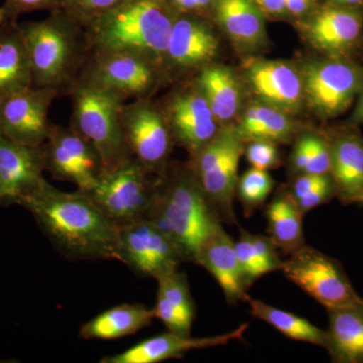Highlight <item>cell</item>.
<instances>
[{
  "mask_svg": "<svg viewBox=\"0 0 363 363\" xmlns=\"http://www.w3.org/2000/svg\"><path fill=\"white\" fill-rule=\"evenodd\" d=\"M59 252L70 260H117L116 225L83 191L45 183L20 202Z\"/></svg>",
  "mask_w": 363,
  "mask_h": 363,
  "instance_id": "6da1fadb",
  "label": "cell"
},
{
  "mask_svg": "<svg viewBox=\"0 0 363 363\" xmlns=\"http://www.w3.org/2000/svg\"><path fill=\"white\" fill-rule=\"evenodd\" d=\"M177 11L168 0H125L85 26L94 55L130 54L162 67Z\"/></svg>",
  "mask_w": 363,
  "mask_h": 363,
  "instance_id": "7a4b0ae2",
  "label": "cell"
},
{
  "mask_svg": "<svg viewBox=\"0 0 363 363\" xmlns=\"http://www.w3.org/2000/svg\"><path fill=\"white\" fill-rule=\"evenodd\" d=\"M145 218L176 243L185 262L194 264L205 241L222 224L191 168L161 178Z\"/></svg>",
  "mask_w": 363,
  "mask_h": 363,
  "instance_id": "3957f363",
  "label": "cell"
},
{
  "mask_svg": "<svg viewBox=\"0 0 363 363\" xmlns=\"http://www.w3.org/2000/svg\"><path fill=\"white\" fill-rule=\"evenodd\" d=\"M80 23L63 9L50 18L18 25L25 40L35 87L59 88L75 74L83 54Z\"/></svg>",
  "mask_w": 363,
  "mask_h": 363,
  "instance_id": "277c9868",
  "label": "cell"
},
{
  "mask_svg": "<svg viewBox=\"0 0 363 363\" xmlns=\"http://www.w3.org/2000/svg\"><path fill=\"white\" fill-rule=\"evenodd\" d=\"M73 98L71 128L92 143L104 171L133 157L121 123L123 98L83 81L74 89Z\"/></svg>",
  "mask_w": 363,
  "mask_h": 363,
  "instance_id": "5b68a950",
  "label": "cell"
},
{
  "mask_svg": "<svg viewBox=\"0 0 363 363\" xmlns=\"http://www.w3.org/2000/svg\"><path fill=\"white\" fill-rule=\"evenodd\" d=\"M245 143L234 126H224L192 157L190 168L221 223H236L233 203Z\"/></svg>",
  "mask_w": 363,
  "mask_h": 363,
  "instance_id": "8992f818",
  "label": "cell"
},
{
  "mask_svg": "<svg viewBox=\"0 0 363 363\" xmlns=\"http://www.w3.org/2000/svg\"><path fill=\"white\" fill-rule=\"evenodd\" d=\"M135 157L106 169L96 184L85 192L114 224L145 218L161 178H152Z\"/></svg>",
  "mask_w": 363,
  "mask_h": 363,
  "instance_id": "52a82bcc",
  "label": "cell"
},
{
  "mask_svg": "<svg viewBox=\"0 0 363 363\" xmlns=\"http://www.w3.org/2000/svg\"><path fill=\"white\" fill-rule=\"evenodd\" d=\"M281 272L327 310L363 304L340 262L308 245L283 260Z\"/></svg>",
  "mask_w": 363,
  "mask_h": 363,
  "instance_id": "ba28073f",
  "label": "cell"
},
{
  "mask_svg": "<svg viewBox=\"0 0 363 363\" xmlns=\"http://www.w3.org/2000/svg\"><path fill=\"white\" fill-rule=\"evenodd\" d=\"M116 255L138 276L156 281L185 262L176 243L147 218L118 226Z\"/></svg>",
  "mask_w": 363,
  "mask_h": 363,
  "instance_id": "9c48e42d",
  "label": "cell"
},
{
  "mask_svg": "<svg viewBox=\"0 0 363 363\" xmlns=\"http://www.w3.org/2000/svg\"><path fill=\"white\" fill-rule=\"evenodd\" d=\"M301 76L304 99L323 118H332L347 111L363 87L362 69L339 58L308 63Z\"/></svg>",
  "mask_w": 363,
  "mask_h": 363,
  "instance_id": "30bf717a",
  "label": "cell"
},
{
  "mask_svg": "<svg viewBox=\"0 0 363 363\" xmlns=\"http://www.w3.org/2000/svg\"><path fill=\"white\" fill-rule=\"evenodd\" d=\"M42 147L45 171L83 192L89 191L104 174V162L96 149L73 128L52 125Z\"/></svg>",
  "mask_w": 363,
  "mask_h": 363,
  "instance_id": "8fae6325",
  "label": "cell"
},
{
  "mask_svg": "<svg viewBox=\"0 0 363 363\" xmlns=\"http://www.w3.org/2000/svg\"><path fill=\"white\" fill-rule=\"evenodd\" d=\"M121 123L133 157L150 173L160 175L174 140L164 114L150 102L138 99L123 104Z\"/></svg>",
  "mask_w": 363,
  "mask_h": 363,
  "instance_id": "7c38bea8",
  "label": "cell"
},
{
  "mask_svg": "<svg viewBox=\"0 0 363 363\" xmlns=\"http://www.w3.org/2000/svg\"><path fill=\"white\" fill-rule=\"evenodd\" d=\"M58 94L55 88L30 87L2 98L0 135L30 147H42L51 133L50 107Z\"/></svg>",
  "mask_w": 363,
  "mask_h": 363,
  "instance_id": "4fadbf2b",
  "label": "cell"
},
{
  "mask_svg": "<svg viewBox=\"0 0 363 363\" xmlns=\"http://www.w3.org/2000/svg\"><path fill=\"white\" fill-rule=\"evenodd\" d=\"M160 65L130 54L94 55L83 82L109 91L125 100L147 96L156 87Z\"/></svg>",
  "mask_w": 363,
  "mask_h": 363,
  "instance_id": "5bb4252c",
  "label": "cell"
},
{
  "mask_svg": "<svg viewBox=\"0 0 363 363\" xmlns=\"http://www.w3.org/2000/svg\"><path fill=\"white\" fill-rule=\"evenodd\" d=\"M167 121L174 140L194 157L218 133V123L207 100L195 87L172 98Z\"/></svg>",
  "mask_w": 363,
  "mask_h": 363,
  "instance_id": "9a60e30c",
  "label": "cell"
},
{
  "mask_svg": "<svg viewBox=\"0 0 363 363\" xmlns=\"http://www.w3.org/2000/svg\"><path fill=\"white\" fill-rule=\"evenodd\" d=\"M245 79L260 101L288 114L300 111L304 102L301 73L281 61L253 60L245 66Z\"/></svg>",
  "mask_w": 363,
  "mask_h": 363,
  "instance_id": "2e32d148",
  "label": "cell"
},
{
  "mask_svg": "<svg viewBox=\"0 0 363 363\" xmlns=\"http://www.w3.org/2000/svg\"><path fill=\"white\" fill-rule=\"evenodd\" d=\"M42 147H30L0 135V182L6 203L20 204L47 181Z\"/></svg>",
  "mask_w": 363,
  "mask_h": 363,
  "instance_id": "e0dca14e",
  "label": "cell"
},
{
  "mask_svg": "<svg viewBox=\"0 0 363 363\" xmlns=\"http://www.w3.org/2000/svg\"><path fill=\"white\" fill-rule=\"evenodd\" d=\"M248 326L250 324L245 323L228 333L203 338L179 335L168 331L167 333L140 341L123 352L105 357L100 362L157 363L182 358L191 350L226 345L230 341L241 340Z\"/></svg>",
  "mask_w": 363,
  "mask_h": 363,
  "instance_id": "ac0fdd59",
  "label": "cell"
},
{
  "mask_svg": "<svg viewBox=\"0 0 363 363\" xmlns=\"http://www.w3.org/2000/svg\"><path fill=\"white\" fill-rule=\"evenodd\" d=\"M216 35L205 21L190 13H177L164 64L175 68H203L218 52Z\"/></svg>",
  "mask_w": 363,
  "mask_h": 363,
  "instance_id": "d6986e66",
  "label": "cell"
},
{
  "mask_svg": "<svg viewBox=\"0 0 363 363\" xmlns=\"http://www.w3.org/2000/svg\"><path fill=\"white\" fill-rule=\"evenodd\" d=\"M197 264L207 269L219 284L227 303L236 305L248 297L233 238L222 224L205 241Z\"/></svg>",
  "mask_w": 363,
  "mask_h": 363,
  "instance_id": "ffe728a7",
  "label": "cell"
},
{
  "mask_svg": "<svg viewBox=\"0 0 363 363\" xmlns=\"http://www.w3.org/2000/svg\"><path fill=\"white\" fill-rule=\"evenodd\" d=\"M363 16L354 9L333 6L315 14L306 26V35L315 48L339 56L360 37Z\"/></svg>",
  "mask_w": 363,
  "mask_h": 363,
  "instance_id": "44dd1931",
  "label": "cell"
},
{
  "mask_svg": "<svg viewBox=\"0 0 363 363\" xmlns=\"http://www.w3.org/2000/svg\"><path fill=\"white\" fill-rule=\"evenodd\" d=\"M33 87L32 65L25 40L16 21L0 30V97Z\"/></svg>",
  "mask_w": 363,
  "mask_h": 363,
  "instance_id": "7402d4cb",
  "label": "cell"
},
{
  "mask_svg": "<svg viewBox=\"0 0 363 363\" xmlns=\"http://www.w3.org/2000/svg\"><path fill=\"white\" fill-rule=\"evenodd\" d=\"M217 23L234 44L259 47L266 39L264 16L252 0H214Z\"/></svg>",
  "mask_w": 363,
  "mask_h": 363,
  "instance_id": "603a6c76",
  "label": "cell"
},
{
  "mask_svg": "<svg viewBox=\"0 0 363 363\" xmlns=\"http://www.w3.org/2000/svg\"><path fill=\"white\" fill-rule=\"evenodd\" d=\"M328 351L332 362L363 363V304L327 310Z\"/></svg>",
  "mask_w": 363,
  "mask_h": 363,
  "instance_id": "cb8c5ba5",
  "label": "cell"
},
{
  "mask_svg": "<svg viewBox=\"0 0 363 363\" xmlns=\"http://www.w3.org/2000/svg\"><path fill=\"white\" fill-rule=\"evenodd\" d=\"M330 149L336 196L351 204L363 190V140L357 135H341L330 143Z\"/></svg>",
  "mask_w": 363,
  "mask_h": 363,
  "instance_id": "d4e9b609",
  "label": "cell"
},
{
  "mask_svg": "<svg viewBox=\"0 0 363 363\" xmlns=\"http://www.w3.org/2000/svg\"><path fill=\"white\" fill-rule=\"evenodd\" d=\"M195 86L207 100L217 123H225L238 116L242 93L240 80L233 70L208 64L198 74Z\"/></svg>",
  "mask_w": 363,
  "mask_h": 363,
  "instance_id": "484cf974",
  "label": "cell"
},
{
  "mask_svg": "<svg viewBox=\"0 0 363 363\" xmlns=\"http://www.w3.org/2000/svg\"><path fill=\"white\" fill-rule=\"evenodd\" d=\"M155 319L152 309L143 304H121L105 310L80 328L87 340H112L130 336L147 328Z\"/></svg>",
  "mask_w": 363,
  "mask_h": 363,
  "instance_id": "4316f807",
  "label": "cell"
},
{
  "mask_svg": "<svg viewBox=\"0 0 363 363\" xmlns=\"http://www.w3.org/2000/svg\"><path fill=\"white\" fill-rule=\"evenodd\" d=\"M234 128L245 143L267 140L277 145L290 142L296 131L295 124L286 112L260 100L245 109Z\"/></svg>",
  "mask_w": 363,
  "mask_h": 363,
  "instance_id": "83f0119b",
  "label": "cell"
},
{
  "mask_svg": "<svg viewBox=\"0 0 363 363\" xmlns=\"http://www.w3.org/2000/svg\"><path fill=\"white\" fill-rule=\"evenodd\" d=\"M267 233L277 248L286 255L305 245L303 231L304 214L288 190L279 191L267 205Z\"/></svg>",
  "mask_w": 363,
  "mask_h": 363,
  "instance_id": "f1b7e54d",
  "label": "cell"
},
{
  "mask_svg": "<svg viewBox=\"0 0 363 363\" xmlns=\"http://www.w3.org/2000/svg\"><path fill=\"white\" fill-rule=\"evenodd\" d=\"M245 303L250 305V314L253 317L272 325L286 337L321 346L326 350L327 343H328L327 330L320 329L304 318L298 317L285 310L272 307L262 301L250 298V296Z\"/></svg>",
  "mask_w": 363,
  "mask_h": 363,
  "instance_id": "f546056e",
  "label": "cell"
},
{
  "mask_svg": "<svg viewBox=\"0 0 363 363\" xmlns=\"http://www.w3.org/2000/svg\"><path fill=\"white\" fill-rule=\"evenodd\" d=\"M274 182L266 169L252 168L238 179L236 194L242 204L245 216H252L267 201Z\"/></svg>",
  "mask_w": 363,
  "mask_h": 363,
  "instance_id": "4dcf8cb0",
  "label": "cell"
},
{
  "mask_svg": "<svg viewBox=\"0 0 363 363\" xmlns=\"http://www.w3.org/2000/svg\"><path fill=\"white\" fill-rule=\"evenodd\" d=\"M157 294L175 306L189 321L194 322L195 303L189 288L185 272L177 269L157 279Z\"/></svg>",
  "mask_w": 363,
  "mask_h": 363,
  "instance_id": "1f68e13d",
  "label": "cell"
},
{
  "mask_svg": "<svg viewBox=\"0 0 363 363\" xmlns=\"http://www.w3.org/2000/svg\"><path fill=\"white\" fill-rule=\"evenodd\" d=\"M124 1L125 0H63L61 9L85 26Z\"/></svg>",
  "mask_w": 363,
  "mask_h": 363,
  "instance_id": "d6a6232c",
  "label": "cell"
},
{
  "mask_svg": "<svg viewBox=\"0 0 363 363\" xmlns=\"http://www.w3.org/2000/svg\"><path fill=\"white\" fill-rule=\"evenodd\" d=\"M234 247H235L236 255L242 272L245 286L248 289L267 272L255 252L250 233L245 229H240V238L234 242Z\"/></svg>",
  "mask_w": 363,
  "mask_h": 363,
  "instance_id": "836d02e7",
  "label": "cell"
},
{
  "mask_svg": "<svg viewBox=\"0 0 363 363\" xmlns=\"http://www.w3.org/2000/svg\"><path fill=\"white\" fill-rule=\"evenodd\" d=\"M152 312H154L155 319L161 320L164 326L168 328V331L179 335H191L193 322L189 321L175 306L172 305L160 294H157L156 305L152 308Z\"/></svg>",
  "mask_w": 363,
  "mask_h": 363,
  "instance_id": "e575fe53",
  "label": "cell"
},
{
  "mask_svg": "<svg viewBox=\"0 0 363 363\" xmlns=\"http://www.w3.org/2000/svg\"><path fill=\"white\" fill-rule=\"evenodd\" d=\"M248 143L245 154L253 168L267 171L279 166V154L277 143L267 140H252Z\"/></svg>",
  "mask_w": 363,
  "mask_h": 363,
  "instance_id": "d590c367",
  "label": "cell"
},
{
  "mask_svg": "<svg viewBox=\"0 0 363 363\" xmlns=\"http://www.w3.org/2000/svg\"><path fill=\"white\" fill-rule=\"evenodd\" d=\"M63 0H4V9L7 21H16L23 13L37 11H57L62 9Z\"/></svg>",
  "mask_w": 363,
  "mask_h": 363,
  "instance_id": "8d00e7d4",
  "label": "cell"
},
{
  "mask_svg": "<svg viewBox=\"0 0 363 363\" xmlns=\"http://www.w3.org/2000/svg\"><path fill=\"white\" fill-rule=\"evenodd\" d=\"M250 238H252L255 252L267 274L271 272L281 271V267H283V260L279 259V253L277 252L278 248L272 242L269 236L250 233Z\"/></svg>",
  "mask_w": 363,
  "mask_h": 363,
  "instance_id": "74e56055",
  "label": "cell"
},
{
  "mask_svg": "<svg viewBox=\"0 0 363 363\" xmlns=\"http://www.w3.org/2000/svg\"><path fill=\"white\" fill-rule=\"evenodd\" d=\"M334 196H336L335 184L331 175H329L314 190L295 202L297 203L301 212L305 215L314 208L328 202Z\"/></svg>",
  "mask_w": 363,
  "mask_h": 363,
  "instance_id": "f35d334b",
  "label": "cell"
},
{
  "mask_svg": "<svg viewBox=\"0 0 363 363\" xmlns=\"http://www.w3.org/2000/svg\"><path fill=\"white\" fill-rule=\"evenodd\" d=\"M329 175L330 174H328V175H315V174L298 175L294 181L292 187L290 190H288L289 193L295 201H298V199L304 197L308 193L318 187Z\"/></svg>",
  "mask_w": 363,
  "mask_h": 363,
  "instance_id": "ab89813d",
  "label": "cell"
},
{
  "mask_svg": "<svg viewBox=\"0 0 363 363\" xmlns=\"http://www.w3.org/2000/svg\"><path fill=\"white\" fill-rule=\"evenodd\" d=\"M260 11L274 16H281L286 11L285 0H252Z\"/></svg>",
  "mask_w": 363,
  "mask_h": 363,
  "instance_id": "60d3db41",
  "label": "cell"
},
{
  "mask_svg": "<svg viewBox=\"0 0 363 363\" xmlns=\"http://www.w3.org/2000/svg\"><path fill=\"white\" fill-rule=\"evenodd\" d=\"M286 11L295 16H304L310 7L312 0H285Z\"/></svg>",
  "mask_w": 363,
  "mask_h": 363,
  "instance_id": "b9f144b4",
  "label": "cell"
},
{
  "mask_svg": "<svg viewBox=\"0 0 363 363\" xmlns=\"http://www.w3.org/2000/svg\"><path fill=\"white\" fill-rule=\"evenodd\" d=\"M334 4L338 6H357V4H362L363 0H331Z\"/></svg>",
  "mask_w": 363,
  "mask_h": 363,
  "instance_id": "7bdbcfd3",
  "label": "cell"
},
{
  "mask_svg": "<svg viewBox=\"0 0 363 363\" xmlns=\"http://www.w3.org/2000/svg\"><path fill=\"white\" fill-rule=\"evenodd\" d=\"M357 118L358 121H362L363 123V87L362 89V95H360L359 102H358L357 113Z\"/></svg>",
  "mask_w": 363,
  "mask_h": 363,
  "instance_id": "ee69618b",
  "label": "cell"
},
{
  "mask_svg": "<svg viewBox=\"0 0 363 363\" xmlns=\"http://www.w3.org/2000/svg\"><path fill=\"white\" fill-rule=\"evenodd\" d=\"M214 0H196L197 4L198 11H203V9H207L208 6H211L213 4Z\"/></svg>",
  "mask_w": 363,
  "mask_h": 363,
  "instance_id": "f6af8a7d",
  "label": "cell"
},
{
  "mask_svg": "<svg viewBox=\"0 0 363 363\" xmlns=\"http://www.w3.org/2000/svg\"><path fill=\"white\" fill-rule=\"evenodd\" d=\"M6 21V13H4V9H2L1 6H0V30H1L2 26H4Z\"/></svg>",
  "mask_w": 363,
  "mask_h": 363,
  "instance_id": "bcb514c9",
  "label": "cell"
},
{
  "mask_svg": "<svg viewBox=\"0 0 363 363\" xmlns=\"http://www.w3.org/2000/svg\"><path fill=\"white\" fill-rule=\"evenodd\" d=\"M1 204H6V195H4V187L0 182V205Z\"/></svg>",
  "mask_w": 363,
  "mask_h": 363,
  "instance_id": "7dc6e473",
  "label": "cell"
},
{
  "mask_svg": "<svg viewBox=\"0 0 363 363\" xmlns=\"http://www.w3.org/2000/svg\"><path fill=\"white\" fill-rule=\"evenodd\" d=\"M353 203H357V204H363V190L360 192V194L355 198Z\"/></svg>",
  "mask_w": 363,
  "mask_h": 363,
  "instance_id": "c3c4849f",
  "label": "cell"
},
{
  "mask_svg": "<svg viewBox=\"0 0 363 363\" xmlns=\"http://www.w3.org/2000/svg\"><path fill=\"white\" fill-rule=\"evenodd\" d=\"M1 99H2V98H1V97H0V102H1Z\"/></svg>",
  "mask_w": 363,
  "mask_h": 363,
  "instance_id": "681fc988",
  "label": "cell"
}]
</instances>
